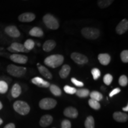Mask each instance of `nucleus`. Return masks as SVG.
<instances>
[{"label":"nucleus","instance_id":"obj_28","mask_svg":"<svg viewBox=\"0 0 128 128\" xmlns=\"http://www.w3.org/2000/svg\"><path fill=\"white\" fill-rule=\"evenodd\" d=\"M88 104L91 108L94 110H99L101 108V105L98 102L91 98L88 100Z\"/></svg>","mask_w":128,"mask_h":128},{"label":"nucleus","instance_id":"obj_20","mask_svg":"<svg viewBox=\"0 0 128 128\" xmlns=\"http://www.w3.org/2000/svg\"><path fill=\"white\" fill-rule=\"evenodd\" d=\"M70 71H71V67L67 64L64 65L62 67L61 70H60V72H59L60 77L62 79H65V78H67L69 74H70Z\"/></svg>","mask_w":128,"mask_h":128},{"label":"nucleus","instance_id":"obj_17","mask_svg":"<svg viewBox=\"0 0 128 128\" xmlns=\"http://www.w3.org/2000/svg\"><path fill=\"white\" fill-rule=\"evenodd\" d=\"M38 70H39V72L40 73L42 76H44V78H46V79H48V80L52 79L53 78L52 74L45 66L38 64Z\"/></svg>","mask_w":128,"mask_h":128},{"label":"nucleus","instance_id":"obj_21","mask_svg":"<svg viewBox=\"0 0 128 128\" xmlns=\"http://www.w3.org/2000/svg\"><path fill=\"white\" fill-rule=\"evenodd\" d=\"M22 93V88L18 84H14L12 87V91H11V94H12V97L13 98H17L19 97Z\"/></svg>","mask_w":128,"mask_h":128},{"label":"nucleus","instance_id":"obj_18","mask_svg":"<svg viewBox=\"0 0 128 128\" xmlns=\"http://www.w3.org/2000/svg\"><path fill=\"white\" fill-rule=\"evenodd\" d=\"M98 60L100 63L103 65H108L111 60V57L108 54H100L98 56Z\"/></svg>","mask_w":128,"mask_h":128},{"label":"nucleus","instance_id":"obj_4","mask_svg":"<svg viewBox=\"0 0 128 128\" xmlns=\"http://www.w3.org/2000/svg\"><path fill=\"white\" fill-rule=\"evenodd\" d=\"M44 24L48 28L51 30H56L60 27L58 21L54 16L50 14H47L43 17Z\"/></svg>","mask_w":128,"mask_h":128},{"label":"nucleus","instance_id":"obj_38","mask_svg":"<svg viewBox=\"0 0 128 128\" xmlns=\"http://www.w3.org/2000/svg\"><path fill=\"white\" fill-rule=\"evenodd\" d=\"M121 92V90L119 88H116L113 89L109 94V97H113V96L116 95V94H119L120 92Z\"/></svg>","mask_w":128,"mask_h":128},{"label":"nucleus","instance_id":"obj_42","mask_svg":"<svg viewBox=\"0 0 128 128\" xmlns=\"http://www.w3.org/2000/svg\"><path fill=\"white\" fill-rule=\"evenodd\" d=\"M2 123H3L2 119H1V118H0V125H1V124H2Z\"/></svg>","mask_w":128,"mask_h":128},{"label":"nucleus","instance_id":"obj_27","mask_svg":"<svg viewBox=\"0 0 128 128\" xmlns=\"http://www.w3.org/2000/svg\"><path fill=\"white\" fill-rule=\"evenodd\" d=\"M114 0H98V7L101 8H105L110 6L113 3Z\"/></svg>","mask_w":128,"mask_h":128},{"label":"nucleus","instance_id":"obj_11","mask_svg":"<svg viewBox=\"0 0 128 128\" xmlns=\"http://www.w3.org/2000/svg\"><path fill=\"white\" fill-rule=\"evenodd\" d=\"M5 32L12 38H18L20 36V32L15 26H8L5 28Z\"/></svg>","mask_w":128,"mask_h":128},{"label":"nucleus","instance_id":"obj_26","mask_svg":"<svg viewBox=\"0 0 128 128\" xmlns=\"http://www.w3.org/2000/svg\"><path fill=\"white\" fill-rule=\"evenodd\" d=\"M49 89H50V92L55 96H60L62 94L61 90L58 86H56L55 84L50 85L49 86Z\"/></svg>","mask_w":128,"mask_h":128},{"label":"nucleus","instance_id":"obj_32","mask_svg":"<svg viewBox=\"0 0 128 128\" xmlns=\"http://www.w3.org/2000/svg\"><path fill=\"white\" fill-rule=\"evenodd\" d=\"M64 92L66 93L69 94H74L76 93V89L74 87H72L71 86H65L64 87Z\"/></svg>","mask_w":128,"mask_h":128},{"label":"nucleus","instance_id":"obj_25","mask_svg":"<svg viewBox=\"0 0 128 128\" xmlns=\"http://www.w3.org/2000/svg\"><path fill=\"white\" fill-rule=\"evenodd\" d=\"M76 95L80 98H86L90 94V91L86 88H81L76 90Z\"/></svg>","mask_w":128,"mask_h":128},{"label":"nucleus","instance_id":"obj_5","mask_svg":"<svg viewBox=\"0 0 128 128\" xmlns=\"http://www.w3.org/2000/svg\"><path fill=\"white\" fill-rule=\"evenodd\" d=\"M81 34L86 39L94 40L100 36V32L98 28H84L81 30Z\"/></svg>","mask_w":128,"mask_h":128},{"label":"nucleus","instance_id":"obj_30","mask_svg":"<svg viewBox=\"0 0 128 128\" xmlns=\"http://www.w3.org/2000/svg\"><path fill=\"white\" fill-rule=\"evenodd\" d=\"M8 86L6 81L0 80V94H5L7 92Z\"/></svg>","mask_w":128,"mask_h":128},{"label":"nucleus","instance_id":"obj_19","mask_svg":"<svg viewBox=\"0 0 128 128\" xmlns=\"http://www.w3.org/2000/svg\"><path fill=\"white\" fill-rule=\"evenodd\" d=\"M56 46V42L53 40H48L43 44V49L44 52H49Z\"/></svg>","mask_w":128,"mask_h":128},{"label":"nucleus","instance_id":"obj_8","mask_svg":"<svg viewBox=\"0 0 128 128\" xmlns=\"http://www.w3.org/2000/svg\"><path fill=\"white\" fill-rule=\"evenodd\" d=\"M8 50L10 52H12V53H16V52H24V53H28L30 51L27 50L26 49L23 44H19V43L14 42L11 44L10 46H9L7 48Z\"/></svg>","mask_w":128,"mask_h":128},{"label":"nucleus","instance_id":"obj_23","mask_svg":"<svg viewBox=\"0 0 128 128\" xmlns=\"http://www.w3.org/2000/svg\"><path fill=\"white\" fill-rule=\"evenodd\" d=\"M84 126L86 128H95V122L92 116H89L86 118L85 120Z\"/></svg>","mask_w":128,"mask_h":128},{"label":"nucleus","instance_id":"obj_29","mask_svg":"<svg viewBox=\"0 0 128 128\" xmlns=\"http://www.w3.org/2000/svg\"><path fill=\"white\" fill-rule=\"evenodd\" d=\"M23 45L27 50L30 51L32 50V49H33V48L34 47L35 43L32 39H28L25 42L24 44Z\"/></svg>","mask_w":128,"mask_h":128},{"label":"nucleus","instance_id":"obj_34","mask_svg":"<svg viewBox=\"0 0 128 128\" xmlns=\"http://www.w3.org/2000/svg\"><path fill=\"white\" fill-rule=\"evenodd\" d=\"M103 81L106 85L109 86L113 81V76L110 74H107L104 76Z\"/></svg>","mask_w":128,"mask_h":128},{"label":"nucleus","instance_id":"obj_31","mask_svg":"<svg viewBox=\"0 0 128 128\" xmlns=\"http://www.w3.org/2000/svg\"><path fill=\"white\" fill-rule=\"evenodd\" d=\"M119 84L122 87H126L128 84V77L124 75H122L119 77Z\"/></svg>","mask_w":128,"mask_h":128},{"label":"nucleus","instance_id":"obj_16","mask_svg":"<svg viewBox=\"0 0 128 128\" xmlns=\"http://www.w3.org/2000/svg\"><path fill=\"white\" fill-rule=\"evenodd\" d=\"M53 122V117L51 115L45 114L40 118L39 124L41 127L46 128L50 125Z\"/></svg>","mask_w":128,"mask_h":128},{"label":"nucleus","instance_id":"obj_3","mask_svg":"<svg viewBox=\"0 0 128 128\" xmlns=\"http://www.w3.org/2000/svg\"><path fill=\"white\" fill-rule=\"evenodd\" d=\"M13 108L15 111L18 114L23 116L28 114L29 113L30 108L26 102L23 101H16L13 104Z\"/></svg>","mask_w":128,"mask_h":128},{"label":"nucleus","instance_id":"obj_13","mask_svg":"<svg viewBox=\"0 0 128 128\" xmlns=\"http://www.w3.org/2000/svg\"><path fill=\"white\" fill-rule=\"evenodd\" d=\"M64 114L67 118L76 119L78 116V112L76 108L70 106L68 107L64 110Z\"/></svg>","mask_w":128,"mask_h":128},{"label":"nucleus","instance_id":"obj_6","mask_svg":"<svg viewBox=\"0 0 128 128\" xmlns=\"http://www.w3.org/2000/svg\"><path fill=\"white\" fill-rule=\"evenodd\" d=\"M57 102L52 98H44L39 102L40 108L43 110H50L55 108Z\"/></svg>","mask_w":128,"mask_h":128},{"label":"nucleus","instance_id":"obj_33","mask_svg":"<svg viewBox=\"0 0 128 128\" xmlns=\"http://www.w3.org/2000/svg\"><path fill=\"white\" fill-rule=\"evenodd\" d=\"M92 74L94 80H98L101 76V72L99 69L94 68L92 70Z\"/></svg>","mask_w":128,"mask_h":128},{"label":"nucleus","instance_id":"obj_37","mask_svg":"<svg viewBox=\"0 0 128 128\" xmlns=\"http://www.w3.org/2000/svg\"><path fill=\"white\" fill-rule=\"evenodd\" d=\"M71 82H72L73 84L75 85V86H76V87H82L84 86V83H83L82 82H81V81H78V80H77L76 78H71Z\"/></svg>","mask_w":128,"mask_h":128},{"label":"nucleus","instance_id":"obj_36","mask_svg":"<svg viewBox=\"0 0 128 128\" xmlns=\"http://www.w3.org/2000/svg\"><path fill=\"white\" fill-rule=\"evenodd\" d=\"M61 128H71V122L67 119L64 120L61 123Z\"/></svg>","mask_w":128,"mask_h":128},{"label":"nucleus","instance_id":"obj_35","mask_svg":"<svg viewBox=\"0 0 128 128\" xmlns=\"http://www.w3.org/2000/svg\"><path fill=\"white\" fill-rule=\"evenodd\" d=\"M120 58L122 61L124 63H128V50H124L121 52Z\"/></svg>","mask_w":128,"mask_h":128},{"label":"nucleus","instance_id":"obj_2","mask_svg":"<svg viewBox=\"0 0 128 128\" xmlns=\"http://www.w3.org/2000/svg\"><path fill=\"white\" fill-rule=\"evenodd\" d=\"M8 73L14 77L20 78L24 76L26 73L27 69L23 66H18L13 64H10L7 67Z\"/></svg>","mask_w":128,"mask_h":128},{"label":"nucleus","instance_id":"obj_1","mask_svg":"<svg viewBox=\"0 0 128 128\" xmlns=\"http://www.w3.org/2000/svg\"><path fill=\"white\" fill-rule=\"evenodd\" d=\"M64 58L62 55L56 54L48 56L44 60V63L48 66L52 68H56L59 67L63 64Z\"/></svg>","mask_w":128,"mask_h":128},{"label":"nucleus","instance_id":"obj_7","mask_svg":"<svg viewBox=\"0 0 128 128\" xmlns=\"http://www.w3.org/2000/svg\"><path fill=\"white\" fill-rule=\"evenodd\" d=\"M71 58L76 64H79V65H84V64H87L88 62V58L84 55L80 54V53H72L71 55Z\"/></svg>","mask_w":128,"mask_h":128},{"label":"nucleus","instance_id":"obj_41","mask_svg":"<svg viewBox=\"0 0 128 128\" xmlns=\"http://www.w3.org/2000/svg\"><path fill=\"white\" fill-rule=\"evenodd\" d=\"M2 107H3L2 104V103H1V102H0V110H1V109H2Z\"/></svg>","mask_w":128,"mask_h":128},{"label":"nucleus","instance_id":"obj_39","mask_svg":"<svg viewBox=\"0 0 128 128\" xmlns=\"http://www.w3.org/2000/svg\"><path fill=\"white\" fill-rule=\"evenodd\" d=\"M4 128H16V126L12 123H10V124H7V125L5 126Z\"/></svg>","mask_w":128,"mask_h":128},{"label":"nucleus","instance_id":"obj_24","mask_svg":"<svg viewBox=\"0 0 128 128\" xmlns=\"http://www.w3.org/2000/svg\"><path fill=\"white\" fill-rule=\"evenodd\" d=\"M90 96L91 99L96 100L97 102H100L102 100L103 98V96L101 92H97V91H92V92L90 93Z\"/></svg>","mask_w":128,"mask_h":128},{"label":"nucleus","instance_id":"obj_12","mask_svg":"<svg viewBox=\"0 0 128 128\" xmlns=\"http://www.w3.org/2000/svg\"><path fill=\"white\" fill-rule=\"evenodd\" d=\"M36 18V16L32 12H24L18 16V20L23 23H29Z\"/></svg>","mask_w":128,"mask_h":128},{"label":"nucleus","instance_id":"obj_22","mask_svg":"<svg viewBox=\"0 0 128 128\" xmlns=\"http://www.w3.org/2000/svg\"><path fill=\"white\" fill-rule=\"evenodd\" d=\"M29 34L30 36L33 37H37V38H41L44 36V32L40 28H38V27H34V28H32L30 30Z\"/></svg>","mask_w":128,"mask_h":128},{"label":"nucleus","instance_id":"obj_15","mask_svg":"<svg viewBox=\"0 0 128 128\" xmlns=\"http://www.w3.org/2000/svg\"><path fill=\"white\" fill-rule=\"evenodd\" d=\"M113 119L118 122H126L128 120V115L127 113H122L121 112H116L113 113Z\"/></svg>","mask_w":128,"mask_h":128},{"label":"nucleus","instance_id":"obj_40","mask_svg":"<svg viewBox=\"0 0 128 128\" xmlns=\"http://www.w3.org/2000/svg\"><path fill=\"white\" fill-rule=\"evenodd\" d=\"M122 110H123V111L128 112V105L127 104V105H126V107H124V108H123Z\"/></svg>","mask_w":128,"mask_h":128},{"label":"nucleus","instance_id":"obj_14","mask_svg":"<svg viewBox=\"0 0 128 128\" xmlns=\"http://www.w3.org/2000/svg\"><path fill=\"white\" fill-rule=\"evenodd\" d=\"M32 82L33 84L41 88H48L50 85L49 82L44 80L43 78L39 77V76H36V77L32 79Z\"/></svg>","mask_w":128,"mask_h":128},{"label":"nucleus","instance_id":"obj_10","mask_svg":"<svg viewBox=\"0 0 128 128\" xmlns=\"http://www.w3.org/2000/svg\"><path fill=\"white\" fill-rule=\"evenodd\" d=\"M128 30V21L127 19H124L118 24L116 28V32L118 34H123Z\"/></svg>","mask_w":128,"mask_h":128},{"label":"nucleus","instance_id":"obj_9","mask_svg":"<svg viewBox=\"0 0 128 128\" xmlns=\"http://www.w3.org/2000/svg\"><path fill=\"white\" fill-rule=\"evenodd\" d=\"M10 60L12 62H15L17 64H25L28 61V58L26 55H21V54H14L12 55H10Z\"/></svg>","mask_w":128,"mask_h":128},{"label":"nucleus","instance_id":"obj_43","mask_svg":"<svg viewBox=\"0 0 128 128\" xmlns=\"http://www.w3.org/2000/svg\"></svg>","mask_w":128,"mask_h":128}]
</instances>
